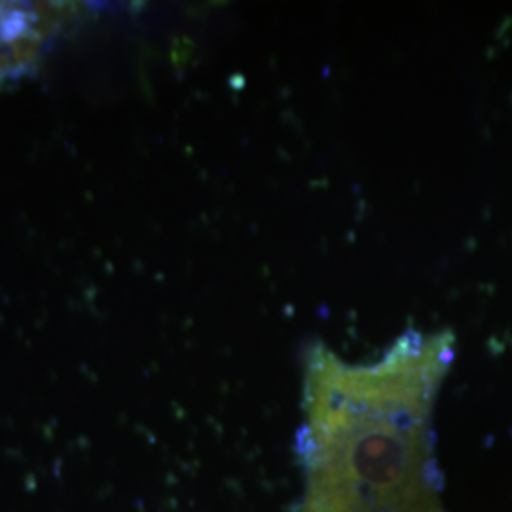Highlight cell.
Returning a JSON list of instances; mask_svg holds the SVG:
<instances>
[{"label":"cell","mask_w":512,"mask_h":512,"mask_svg":"<svg viewBox=\"0 0 512 512\" xmlns=\"http://www.w3.org/2000/svg\"><path fill=\"white\" fill-rule=\"evenodd\" d=\"M454 334L408 330L370 365L311 346L294 450L304 492L293 512H448L433 412Z\"/></svg>","instance_id":"cell-1"}]
</instances>
